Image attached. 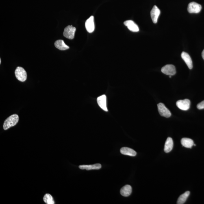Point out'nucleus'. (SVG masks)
I'll use <instances>...</instances> for the list:
<instances>
[{"label":"nucleus","instance_id":"obj_1","mask_svg":"<svg viewBox=\"0 0 204 204\" xmlns=\"http://www.w3.org/2000/svg\"><path fill=\"white\" fill-rule=\"evenodd\" d=\"M19 120L18 115L13 114L7 119L3 124V128L5 130H7L10 127L15 126Z\"/></svg>","mask_w":204,"mask_h":204},{"label":"nucleus","instance_id":"obj_2","mask_svg":"<svg viewBox=\"0 0 204 204\" xmlns=\"http://www.w3.org/2000/svg\"><path fill=\"white\" fill-rule=\"evenodd\" d=\"M16 78L19 81L21 82H24L26 80L27 78V73L26 72L24 68L20 67H17L15 71Z\"/></svg>","mask_w":204,"mask_h":204},{"label":"nucleus","instance_id":"obj_3","mask_svg":"<svg viewBox=\"0 0 204 204\" xmlns=\"http://www.w3.org/2000/svg\"><path fill=\"white\" fill-rule=\"evenodd\" d=\"M76 30L75 27L72 26V25H68L64 29V36L67 38L72 40L75 37Z\"/></svg>","mask_w":204,"mask_h":204},{"label":"nucleus","instance_id":"obj_4","mask_svg":"<svg viewBox=\"0 0 204 204\" xmlns=\"http://www.w3.org/2000/svg\"><path fill=\"white\" fill-rule=\"evenodd\" d=\"M158 109L159 114L161 116L166 118H169L171 115V112L169 109L165 106L164 104L159 103L157 105Z\"/></svg>","mask_w":204,"mask_h":204},{"label":"nucleus","instance_id":"obj_5","mask_svg":"<svg viewBox=\"0 0 204 204\" xmlns=\"http://www.w3.org/2000/svg\"><path fill=\"white\" fill-rule=\"evenodd\" d=\"M161 71L163 73L169 76L175 75L176 73L175 67L173 65H166L161 68Z\"/></svg>","mask_w":204,"mask_h":204},{"label":"nucleus","instance_id":"obj_6","mask_svg":"<svg viewBox=\"0 0 204 204\" xmlns=\"http://www.w3.org/2000/svg\"><path fill=\"white\" fill-rule=\"evenodd\" d=\"M191 102L188 99L180 100L176 103V105L180 109L183 110H187L190 107Z\"/></svg>","mask_w":204,"mask_h":204},{"label":"nucleus","instance_id":"obj_7","mask_svg":"<svg viewBox=\"0 0 204 204\" xmlns=\"http://www.w3.org/2000/svg\"><path fill=\"white\" fill-rule=\"evenodd\" d=\"M202 7L201 5L195 2H192L188 5V11L191 13H198L201 11Z\"/></svg>","mask_w":204,"mask_h":204},{"label":"nucleus","instance_id":"obj_8","mask_svg":"<svg viewBox=\"0 0 204 204\" xmlns=\"http://www.w3.org/2000/svg\"><path fill=\"white\" fill-rule=\"evenodd\" d=\"M97 102L99 106L103 110L107 112V97L105 94H103L97 98Z\"/></svg>","mask_w":204,"mask_h":204},{"label":"nucleus","instance_id":"obj_9","mask_svg":"<svg viewBox=\"0 0 204 204\" xmlns=\"http://www.w3.org/2000/svg\"><path fill=\"white\" fill-rule=\"evenodd\" d=\"M160 14V11L156 5L154 6L151 11V15L153 21L154 23H157L158 19Z\"/></svg>","mask_w":204,"mask_h":204},{"label":"nucleus","instance_id":"obj_10","mask_svg":"<svg viewBox=\"0 0 204 204\" xmlns=\"http://www.w3.org/2000/svg\"><path fill=\"white\" fill-rule=\"evenodd\" d=\"M86 30L89 33H92L94 31V17L91 16L87 20L85 23Z\"/></svg>","mask_w":204,"mask_h":204},{"label":"nucleus","instance_id":"obj_11","mask_svg":"<svg viewBox=\"0 0 204 204\" xmlns=\"http://www.w3.org/2000/svg\"><path fill=\"white\" fill-rule=\"evenodd\" d=\"M124 25L127 27L129 30L133 32H138L139 28L136 24L132 20H128L124 23Z\"/></svg>","mask_w":204,"mask_h":204},{"label":"nucleus","instance_id":"obj_12","mask_svg":"<svg viewBox=\"0 0 204 204\" xmlns=\"http://www.w3.org/2000/svg\"><path fill=\"white\" fill-rule=\"evenodd\" d=\"M181 57L186 63L188 68L190 69H192L193 68L192 61L190 55L185 52H183L181 54Z\"/></svg>","mask_w":204,"mask_h":204},{"label":"nucleus","instance_id":"obj_13","mask_svg":"<svg viewBox=\"0 0 204 204\" xmlns=\"http://www.w3.org/2000/svg\"><path fill=\"white\" fill-rule=\"evenodd\" d=\"M79 168L81 169L86 170H98L101 168V165L99 163L93 165H83L79 166Z\"/></svg>","mask_w":204,"mask_h":204},{"label":"nucleus","instance_id":"obj_14","mask_svg":"<svg viewBox=\"0 0 204 204\" xmlns=\"http://www.w3.org/2000/svg\"><path fill=\"white\" fill-rule=\"evenodd\" d=\"M120 153L122 154L130 156L135 157L137 155V153L134 150L131 148L124 147L120 149Z\"/></svg>","mask_w":204,"mask_h":204},{"label":"nucleus","instance_id":"obj_15","mask_svg":"<svg viewBox=\"0 0 204 204\" xmlns=\"http://www.w3.org/2000/svg\"><path fill=\"white\" fill-rule=\"evenodd\" d=\"M174 143L173 140L170 137L167 139L164 145V151L166 153H169L173 149Z\"/></svg>","mask_w":204,"mask_h":204},{"label":"nucleus","instance_id":"obj_16","mask_svg":"<svg viewBox=\"0 0 204 204\" xmlns=\"http://www.w3.org/2000/svg\"><path fill=\"white\" fill-rule=\"evenodd\" d=\"M132 192V188L130 185H126L122 187L120 190V193L124 196H128Z\"/></svg>","mask_w":204,"mask_h":204},{"label":"nucleus","instance_id":"obj_17","mask_svg":"<svg viewBox=\"0 0 204 204\" xmlns=\"http://www.w3.org/2000/svg\"><path fill=\"white\" fill-rule=\"evenodd\" d=\"M55 47L60 51H65V50L69 49V47L66 45L64 43L63 40H58L56 41L55 43Z\"/></svg>","mask_w":204,"mask_h":204},{"label":"nucleus","instance_id":"obj_18","mask_svg":"<svg viewBox=\"0 0 204 204\" xmlns=\"http://www.w3.org/2000/svg\"><path fill=\"white\" fill-rule=\"evenodd\" d=\"M181 142L182 145L186 148H191L194 144L193 141L189 138H185L182 139Z\"/></svg>","mask_w":204,"mask_h":204},{"label":"nucleus","instance_id":"obj_19","mask_svg":"<svg viewBox=\"0 0 204 204\" xmlns=\"http://www.w3.org/2000/svg\"><path fill=\"white\" fill-rule=\"evenodd\" d=\"M190 192L189 191H186L184 193L182 194L181 195L179 196L178 198L177 204H184L185 202H186L187 198L190 196Z\"/></svg>","mask_w":204,"mask_h":204},{"label":"nucleus","instance_id":"obj_20","mask_svg":"<svg viewBox=\"0 0 204 204\" xmlns=\"http://www.w3.org/2000/svg\"><path fill=\"white\" fill-rule=\"evenodd\" d=\"M44 201L47 204H54L55 202L54 201L53 198L51 194H46L44 196L43 198Z\"/></svg>","mask_w":204,"mask_h":204},{"label":"nucleus","instance_id":"obj_21","mask_svg":"<svg viewBox=\"0 0 204 204\" xmlns=\"http://www.w3.org/2000/svg\"><path fill=\"white\" fill-rule=\"evenodd\" d=\"M197 108L200 110L204 109V101H202L197 105Z\"/></svg>","mask_w":204,"mask_h":204},{"label":"nucleus","instance_id":"obj_22","mask_svg":"<svg viewBox=\"0 0 204 204\" xmlns=\"http://www.w3.org/2000/svg\"><path fill=\"white\" fill-rule=\"evenodd\" d=\"M202 57H203V58L204 60V50L202 52Z\"/></svg>","mask_w":204,"mask_h":204},{"label":"nucleus","instance_id":"obj_23","mask_svg":"<svg viewBox=\"0 0 204 204\" xmlns=\"http://www.w3.org/2000/svg\"><path fill=\"white\" fill-rule=\"evenodd\" d=\"M1 59H0V64H1Z\"/></svg>","mask_w":204,"mask_h":204}]
</instances>
